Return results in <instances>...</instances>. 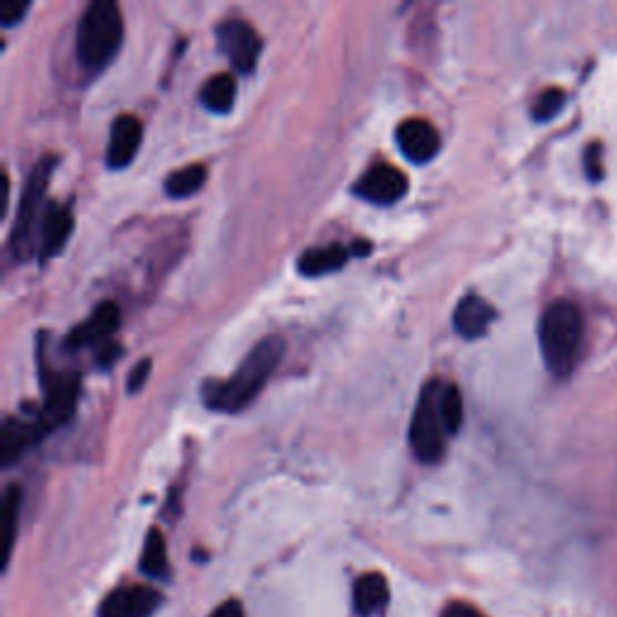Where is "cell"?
Returning <instances> with one entry per match:
<instances>
[{
    "instance_id": "obj_1",
    "label": "cell",
    "mask_w": 617,
    "mask_h": 617,
    "mask_svg": "<svg viewBox=\"0 0 617 617\" xmlns=\"http://www.w3.org/2000/svg\"><path fill=\"white\" fill-rule=\"evenodd\" d=\"M285 341L280 335H269L242 360L236 370L224 382H205L203 386V403L210 411L218 413H240L246 405H251L269 378L275 374L277 364L285 357Z\"/></svg>"
},
{
    "instance_id": "obj_2",
    "label": "cell",
    "mask_w": 617,
    "mask_h": 617,
    "mask_svg": "<svg viewBox=\"0 0 617 617\" xmlns=\"http://www.w3.org/2000/svg\"><path fill=\"white\" fill-rule=\"evenodd\" d=\"M540 353L545 367L557 378L574 372L584 345V314L569 300H557L540 316L538 326Z\"/></svg>"
},
{
    "instance_id": "obj_3",
    "label": "cell",
    "mask_w": 617,
    "mask_h": 617,
    "mask_svg": "<svg viewBox=\"0 0 617 617\" xmlns=\"http://www.w3.org/2000/svg\"><path fill=\"white\" fill-rule=\"evenodd\" d=\"M123 44V16L114 0H94L82 12L75 32L78 63L88 73L102 70L117 59Z\"/></svg>"
},
{
    "instance_id": "obj_4",
    "label": "cell",
    "mask_w": 617,
    "mask_h": 617,
    "mask_svg": "<svg viewBox=\"0 0 617 617\" xmlns=\"http://www.w3.org/2000/svg\"><path fill=\"white\" fill-rule=\"evenodd\" d=\"M53 166H55V158H44L34 166L32 174L27 176V184L18 208V218L10 232V249L18 259H27L32 251V234L39 227L41 215H44V208H47L44 195L49 189Z\"/></svg>"
},
{
    "instance_id": "obj_5",
    "label": "cell",
    "mask_w": 617,
    "mask_h": 617,
    "mask_svg": "<svg viewBox=\"0 0 617 617\" xmlns=\"http://www.w3.org/2000/svg\"><path fill=\"white\" fill-rule=\"evenodd\" d=\"M439 382H429L419 391L411 419V446L423 463H437L444 456V425L439 417Z\"/></svg>"
},
{
    "instance_id": "obj_6",
    "label": "cell",
    "mask_w": 617,
    "mask_h": 617,
    "mask_svg": "<svg viewBox=\"0 0 617 617\" xmlns=\"http://www.w3.org/2000/svg\"><path fill=\"white\" fill-rule=\"evenodd\" d=\"M41 384L47 398L41 411L30 419L39 439L73 417L80 396V378L75 374H51L47 364H41Z\"/></svg>"
},
{
    "instance_id": "obj_7",
    "label": "cell",
    "mask_w": 617,
    "mask_h": 617,
    "mask_svg": "<svg viewBox=\"0 0 617 617\" xmlns=\"http://www.w3.org/2000/svg\"><path fill=\"white\" fill-rule=\"evenodd\" d=\"M218 47L240 73H254L263 41L259 32L244 20H224L215 30Z\"/></svg>"
},
{
    "instance_id": "obj_8",
    "label": "cell",
    "mask_w": 617,
    "mask_h": 617,
    "mask_svg": "<svg viewBox=\"0 0 617 617\" xmlns=\"http://www.w3.org/2000/svg\"><path fill=\"white\" fill-rule=\"evenodd\" d=\"M353 191L374 205H394L408 193V179L391 164H376L360 176Z\"/></svg>"
},
{
    "instance_id": "obj_9",
    "label": "cell",
    "mask_w": 617,
    "mask_h": 617,
    "mask_svg": "<svg viewBox=\"0 0 617 617\" xmlns=\"http://www.w3.org/2000/svg\"><path fill=\"white\" fill-rule=\"evenodd\" d=\"M162 603V594L152 586L114 588L100 606V617H150Z\"/></svg>"
},
{
    "instance_id": "obj_10",
    "label": "cell",
    "mask_w": 617,
    "mask_h": 617,
    "mask_svg": "<svg viewBox=\"0 0 617 617\" xmlns=\"http://www.w3.org/2000/svg\"><path fill=\"white\" fill-rule=\"evenodd\" d=\"M143 143V123L133 114H123L111 123L109 145H107V166L109 170H125Z\"/></svg>"
},
{
    "instance_id": "obj_11",
    "label": "cell",
    "mask_w": 617,
    "mask_h": 617,
    "mask_svg": "<svg viewBox=\"0 0 617 617\" xmlns=\"http://www.w3.org/2000/svg\"><path fill=\"white\" fill-rule=\"evenodd\" d=\"M396 143L401 152L415 164L429 162L442 148L439 131L425 119H408L398 125Z\"/></svg>"
},
{
    "instance_id": "obj_12",
    "label": "cell",
    "mask_w": 617,
    "mask_h": 617,
    "mask_svg": "<svg viewBox=\"0 0 617 617\" xmlns=\"http://www.w3.org/2000/svg\"><path fill=\"white\" fill-rule=\"evenodd\" d=\"M121 324V308L117 302H102L94 312L70 331L65 345L70 350L75 347H90L104 343L109 335H114Z\"/></svg>"
},
{
    "instance_id": "obj_13",
    "label": "cell",
    "mask_w": 617,
    "mask_h": 617,
    "mask_svg": "<svg viewBox=\"0 0 617 617\" xmlns=\"http://www.w3.org/2000/svg\"><path fill=\"white\" fill-rule=\"evenodd\" d=\"M73 213L70 208L61 203H47L44 215L39 220V254L41 259H51L59 254L70 240V232H73Z\"/></svg>"
},
{
    "instance_id": "obj_14",
    "label": "cell",
    "mask_w": 617,
    "mask_h": 617,
    "mask_svg": "<svg viewBox=\"0 0 617 617\" xmlns=\"http://www.w3.org/2000/svg\"><path fill=\"white\" fill-rule=\"evenodd\" d=\"M495 318H497L495 306L478 297V294H466V297H463L454 308V328L466 341L483 338L487 328L493 326Z\"/></svg>"
},
{
    "instance_id": "obj_15",
    "label": "cell",
    "mask_w": 617,
    "mask_h": 617,
    "mask_svg": "<svg viewBox=\"0 0 617 617\" xmlns=\"http://www.w3.org/2000/svg\"><path fill=\"white\" fill-rule=\"evenodd\" d=\"M350 256H353V246H343V244L306 249L297 259V271L306 277H321L341 271L350 261Z\"/></svg>"
},
{
    "instance_id": "obj_16",
    "label": "cell",
    "mask_w": 617,
    "mask_h": 617,
    "mask_svg": "<svg viewBox=\"0 0 617 617\" xmlns=\"http://www.w3.org/2000/svg\"><path fill=\"white\" fill-rule=\"evenodd\" d=\"M388 598H391V591H388V581H386L384 574L367 572L355 581L353 606L360 615L370 617V615L382 613L386 608Z\"/></svg>"
},
{
    "instance_id": "obj_17",
    "label": "cell",
    "mask_w": 617,
    "mask_h": 617,
    "mask_svg": "<svg viewBox=\"0 0 617 617\" xmlns=\"http://www.w3.org/2000/svg\"><path fill=\"white\" fill-rule=\"evenodd\" d=\"M236 100V80L232 73H218L208 78L201 88V104L213 114H227Z\"/></svg>"
},
{
    "instance_id": "obj_18",
    "label": "cell",
    "mask_w": 617,
    "mask_h": 617,
    "mask_svg": "<svg viewBox=\"0 0 617 617\" xmlns=\"http://www.w3.org/2000/svg\"><path fill=\"white\" fill-rule=\"evenodd\" d=\"M140 569L152 579H166L170 577V559H166V540L162 530L152 528L143 545V555H140Z\"/></svg>"
},
{
    "instance_id": "obj_19",
    "label": "cell",
    "mask_w": 617,
    "mask_h": 617,
    "mask_svg": "<svg viewBox=\"0 0 617 617\" xmlns=\"http://www.w3.org/2000/svg\"><path fill=\"white\" fill-rule=\"evenodd\" d=\"M208 172L203 164H189L181 166V170L172 172L164 181V191L172 195V199H189V195L199 193L205 184Z\"/></svg>"
},
{
    "instance_id": "obj_20",
    "label": "cell",
    "mask_w": 617,
    "mask_h": 617,
    "mask_svg": "<svg viewBox=\"0 0 617 617\" xmlns=\"http://www.w3.org/2000/svg\"><path fill=\"white\" fill-rule=\"evenodd\" d=\"M439 417L446 434H458L463 425V396L454 384H446L439 391Z\"/></svg>"
},
{
    "instance_id": "obj_21",
    "label": "cell",
    "mask_w": 617,
    "mask_h": 617,
    "mask_svg": "<svg viewBox=\"0 0 617 617\" xmlns=\"http://www.w3.org/2000/svg\"><path fill=\"white\" fill-rule=\"evenodd\" d=\"M20 504H22V493L18 485H10L6 493V563L10 559L12 545H16V536H18V518H20Z\"/></svg>"
},
{
    "instance_id": "obj_22",
    "label": "cell",
    "mask_w": 617,
    "mask_h": 617,
    "mask_svg": "<svg viewBox=\"0 0 617 617\" xmlns=\"http://www.w3.org/2000/svg\"><path fill=\"white\" fill-rule=\"evenodd\" d=\"M567 104V94L565 90H559V88H548V90H543L538 97H536V102H533V109H530V114L536 121H550L555 119L559 111L565 109Z\"/></svg>"
},
{
    "instance_id": "obj_23",
    "label": "cell",
    "mask_w": 617,
    "mask_h": 617,
    "mask_svg": "<svg viewBox=\"0 0 617 617\" xmlns=\"http://www.w3.org/2000/svg\"><path fill=\"white\" fill-rule=\"evenodd\" d=\"M584 170H586L588 181H594V184H598V181L603 179V145L600 143H591L586 148Z\"/></svg>"
},
{
    "instance_id": "obj_24",
    "label": "cell",
    "mask_w": 617,
    "mask_h": 617,
    "mask_svg": "<svg viewBox=\"0 0 617 617\" xmlns=\"http://www.w3.org/2000/svg\"><path fill=\"white\" fill-rule=\"evenodd\" d=\"M150 364H152L150 360H143L135 370H131L129 382H125V388H129V394H138V391L145 386L148 376H150Z\"/></svg>"
},
{
    "instance_id": "obj_25",
    "label": "cell",
    "mask_w": 617,
    "mask_h": 617,
    "mask_svg": "<svg viewBox=\"0 0 617 617\" xmlns=\"http://www.w3.org/2000/svg\"><path fill=\"white\" fill-rule=\"evenodd\" d=\"M27 10H30V3H8L3 10H0V22H3V27L18 24L27 16Z\"/></svg>"
},
{
    "instance_id": "obj_26",
    "label": "cell",
    "mask_w": 617,
    "mask_h": 617,
    "mask_svg": "<svg viewBox=\"0 0 617 617\" xmlns=\"http://www.w3.org/2000/svg\"><path fill=\"white\" fill-rule=\"evenodd\" d=\"M442 617H485V615L468 606V603H452V606L442 613Z\"/></svg>"
},
{
    "instance_id": "obj_27",
    "label": "cell",
    "mask_w": 617,
    "mask_h": 617,
    "mask_svg": "<svg viewBox=\"0 0 617 617\" xmlns=\"http://www.w3.org/2000/svg\"><path fill=\"white\" fill-rule=\"evenodd\" d=\"M210 617H246V615H244V606L240 600H224Z\"/></svg>"
},
{
    "instance_id": "obj_28",
    "label": "cell",
    "mask_w": 617,
    "mask_h": 617,
    "mask_svg": "<svg viewBox=\"0 0 617 617\" xmlns=\"http://www.w3.org/2000/svg\"><path fill=\"white\" fill-rule=\"evenodd\" d=\"M117 347H119V345H107V350L100 355V362L104 364V367H107V364H109L111 360H117V357L121 355V350H117Z\"/></svg>"
}]
</instances>
